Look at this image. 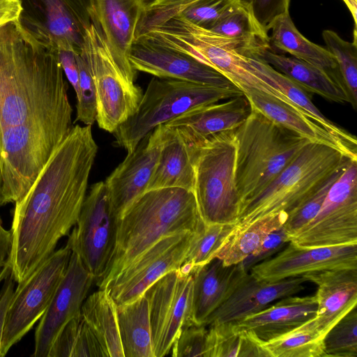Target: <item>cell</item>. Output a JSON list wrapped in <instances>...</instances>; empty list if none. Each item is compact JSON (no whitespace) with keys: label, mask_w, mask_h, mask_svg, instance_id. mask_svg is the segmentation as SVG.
Returning a JSON list of instances; mask_svg holds the SVG:
<instances>
[{"label":"cell","mask_w":357,"mask_h":357,"mask_svg":"<svg viewBox=\"0 0 357 357\" xmlns=\"http://www.w3.org/2000/svg\"><path fill=\"white\" fill-rule=\"evenodd\" d=\"M10 248V231L3 227L0 217V283L10 268L8 265Z\"/></svg>","instance_id":"681fc988"},{"label":"cell","mask_w":357,"mask_h":357,"mask_svg":"<svg viewBox=\"0 0 357 357\" xmlns=\"http://www.w3.org/2000/svg\"><path fill=\"white\" fill-rule=\"evenodd\" d=\"M162 137L157 126L106 178L112 207L118 218L131 203L146 190L156 165Z\"/></svg>","instance_id":"44dd1931"},{"label":"cell","mask_w":357,"mask_h":357,"mask_svg":"<svg viewBox=\"0 0 357 357\" xmlns=\"http://www.w3.org/2000/svg\"><path fill=\"white\" fill-rule=\"evenodd\" d=\"M21 11L18 0H0V26L17 20Z\"/></svg>","instance_id":"f907efd6"},{"label":"cell","mask_w":357,"mask_h":357,"mask_svg":"<svg viewBox=\"0 0 357 357\" xmlns=\"http://www.w3.org/2000/svg\"><path fill=\"white\" fill-rule=\"evenodd\" d=\"M233 224H204L193 234L185 259L179 270L192 272L214 259L215 255L234 229Z\"/></svg>","instance_id":"74e56055"},{"label":"cell","mask_w":357,"mask_h":357,"mask_svg":"<svg viewBox=\"0 0 357 357\" xmlns=\"http://www.w3.org/2000/svg\"><path fill=\"white\" fill-rule=\"evenodd\" d=\"M91 126H73L15 203L8 265L16 283L44 262L77 222L98 150Z\"/></svg>","instance_id":"6da1fadb"},{"label":"cell","mask_w":357,"mask_h":357,"mask_svg":"<svg viewBox=\"0 0 357 357\" xmlns=\"http://www.w3.org/2000/svg\"><path fill=\"white\" fill-rule=\"evenodd\" d=\"M251 107L266 117L307 138L331 145L352 158H357V150L353 149L324 128L290 105L256 89L242 90Z\"/></svg>","instance_id":"4316f807"},{"label":"cell","mask_w":357,"mask_h":357,"mask_svg":"<svg viewBox=\"0 0 357 357\" xmlns=\"http://www.w3.org/2000/svg\"><path fill=\"white\" fill-rule=\"evenodd\" d=\"M317 284L315 326L322 338L357 305V268L326 270L303 275Z\"/></svg>","instance_id":"603a6c76"},{"label":"cell","mask_w":357,"mask_h":357,"mask_svg":"<svg viewBox=\"0 0 357 357\" xmlns=\"http://www.w3.org/2000/svg\"><path fill=\"white\" fill-rule=\"evenodd\" d=\"M242 0H199L176 16L210 29Z\"/></svg>","instance_id":"7bdbcfd3"},{"label":"cell","mask_w":357,"mask_h":357,"mask_svg":"<svg viewBox=\"0 0 357 357\" xmlns=\"http://www.w3.org/2000/svg\"><path fill=\"white\" fill-rule=\"evenodd\" d=\"M75 56L79 71L75 121L92 126L96 121L97 113L95 84L89 65L81 49L76 52Z\"/></svg>","instance_id":"60d3db41"},{"label":"cell","mask_w":357,"mask_h":357,"mask_svg":"<svg viewBox=\"0 0 357 357\" xmlns=\"http://www.w3.org/2000/svg\"><path fill=\"white\" fill-rule=\"evenodd\" d=\"M236 153L234 130L213 135L194 149L193 192L204 224L236 222Z\"/></svg>","instance_id":"ba28073f"},{"label":"cell","mask_w":357,"mask_h":357,"mask_svg":"<svg viewBox=\"0 0 357 357\" xmlns=\"http://www.w3.org/2000/svg\"><path fill=\"white\" fill-rule=\"evenodd\" d=\"M317 310L315 295L289 296L233 324L239 329L252 331L266 342L315 318Z\"/></svg>","instance_id":"cb8c5ba5"},{"label":"cell","mask_w":357,"mask_h":357,"mask_svg":"<svg viewBox=\"0 0 357 357\" xmlns=\"http://www.w3.org/2000/svg\"><path fill=\"white\" fill-rule=\"evenodd\" d=\"M324 357H357V310L354 307L323 338Z\"/></svg>","instance_id":"ab89813d"},{"label":"cell","mask_w":357,"mask_h":357,"mask_svg":"<svg viewBox=\"0 0 357 357\" xmlns=\"http://www.w3.org/2000/svg\"><path fill=\"white\" fill-rule=\"evenodd\" d=\"M17 22L42 44L80 50L92 24L93 0H18Z\"/></svg>","instance_id":"4fadbf2b"},{"label":"cell","mask_w":357,"mask_h":357,"mask_svg":"<svg viewBox=\"0 0 357 357\" xmlns=\"http://www.w3.org/2000/svg\"><path fill=\"white\" fill-rule=\"evenodd\" d=\"M71 250H55L24 280L17 282L6 317L1 353L5 356L40 319L67 268Z\"/></svg>","instance_id":"30bf717a"},{"label":"cell","mask_w":357,"mask_h":357,"mask_svg":"<svg viewBox=\"0 0 357 357\" xmlns=\"http://www.w3.org/2000/svg\"><path fill=\"white\" fill-rule=\"evenodd\" d=\"M234 135L239 208L260 194L310 142L252 107Z\"/></svg>","instance_id":"5b68a950"},{"label":"cell","mask_w":357,"mask_h":357,"mask_svg":"<svg viewBox=\"0 0 357 357\" xmlns=\"http://www.w3.org/2000/svg\"><path fill=\"white\" fill-rule=\"evenodd\" d=\"M1 188H2V180H1V171H0V201H1Z\"/></svg>","instance_id":"f5cc1de1"},{"label":"cell","mask_w":357,"mask_h":357,"mask_svg":"<svg viewBox=\"0 0 357 357\" xmlns=\"http://www.w3.org/2000/svg\"><path fill=\"white\" fill-rule=\"evenodd\" d=\"M251 111L243 94L189 110L164 124L176 128L191 147H196L213 135L234 130Z\"/></svg>","instance_id":"7402d4cb"},{"label":"cell","mask_w":357,"mask_h":357,"mask_svg":"<svg viewBox=\"0 0 357 357\" xmlns=\"http://www.w3.org/2000/svg\"><path fill=\"white\" fill-rule=\"evenodd\" d=\"M118 217L103 181L86 195L66 245L97 282L105 274L115 248Z\"/></svg>","instance_id":"8fae6325"},{"label":"cell","mask_w":357,"mask_h":357,"mask_svg":"<svg viewBox=\"0 0 357 357\" xmlns=\"http://www.w3.org/2000/svg\"><path fill=\"white\" fill-rule=\"evenodd\" d=\"M94 281L80 258L71 252L64 275L36 328L32 356L48 357L63 328L81 314L82 305Z\"/></svg>","instance_id":"2e32d148"},{"label":"cell","mask_w":357,"mask_h":357,"mask_svg":"<svg viewBox=\"0 0 357 357\" xmlns=\"http://www.w3.org/2000/svg\"><path fill=\"white\" fill-rule=\"evenodd\" d=\"M247 59L253 71L282 93L297 109L316 121L341 142L357 150L356 137L327 119L313 104L308 95L310 93L256 54H248Z\"/></svg>","instance_id":"f1b7e54d"},{"label":"cell","mask_w":357,"mask_h":357,"mask_svg":"<svg viewBox=\"0 0 357 357\" xmlns=\"http://www.w3.org/2000/svg\"><path fill=\"white\" fill-rule=\"evenodd\" d=\"M284 74L310 93L340 104L350 103L351 100L342 80L325 70L294 56L277 54L271 48L255 54Z\"/></svg>","instance_id":"83f0119b"},{"label":"cell","mask_w":357,"mask_h":357,"mask_svg":"<svg viewBox=\"0 0 357 357\" xmlns=\"http://www.w3.org/2000/svg\"><path fill=\"white\" fill-rule=\"evenodd\" d=\"M289 241V236L283 226L272 231L251 254L241 262L243 269L249 272L253 266L270 258L281 250Z\"/></svg>","instance_id":"f6af8a7d"},{"label":"cell","mask_w":357,"mask_h":357,"mask_svg":"<svg viewBox=\"0 0 357 357\" xmlns=\"http://www.w3.org/2000/svg\"><path fill=\"white\" fill-rule=\"evenodd\" d=\"M288 215L280 213L270 215L243 229H234L227 236L214 258L221 259L226 266L241 263L251 254L272 231L285 223Z\"/></svg>","instance_id":"d6a6232c"},{"label":"cell","mask_w":357,"mask_h":357,"mask_svg":"<svg viewBox=\"0 0 357 357\" xmlns=\"http://www.w3.org/2000/svg\"><path fill=\"white\" fill-rule=\"evenodd\" d=\"M303 277L284 279L277 282L260 280L250 272H244L232 290L206 319L204 326L219 323H234L258 312L280 298L293 296L304 289Z\"/></svg>","instance_id":"ffe728a7"},{"label":"cell","mask_w":357,"mask_h":357,"mask_svg":"<svg viewBox=\"0 0 357 357\" xmlns=\"http://www.w3.org/2000/svg\"><path fill=\"white\" fill-rule=\"evenodd\" d=\"M116 310L124 357H154L146 295L116 305Z\"/></svg>","instance_id":"4dcf8cb0"},{"label":"cell","mask_w":357,"mask_h":357,"mask_svg":"<svg viewBox=\"0 0 357 357\" xmlns=\"http://www.w3.org/2000/svg\"><path fill=\"white\" fill-rule=\"evenodd\" d=\"M252 14L259 25L268 33L272 23L289 13L290 0H248Z\"/></svg>","instance_id":"bcb514c9"},{"label":"cell","mask_w":357,"mask_h":357,"mask_svg":"<svg viewBox=\"0 0 357 357\" xmlns=\"http://www.w3.org/2000/svg\"><path fill=\"white\" fill-rule=\"evenodd\" d=\"M129 61L136 71H142L154 77L219 87L238 88L227 77L210 66L187 54L144 38H135Z\"/></svg>","instance_id":"ac0fdd59"},{"label":"cell","mask_w":357,"mask_h":357,"mask_svg":"<svg viewBox=\"0 0 357 357\" xmlns=\"http://www.w3.org/2000/svg\"><path fill=\"white\" fill-rule=\"evenodd\" d=\"M357 268V244L303 248L292 241L253 266L250 273L260 280L277 282L326 270Z\"/></svg>","instance_id":"e0dca14e"},{"label":"cell","mask_w":357,"mask_h":357,"mask_svg":"<svg viewBox=\"0 0 357 357\" xmlns=\"http://www.w3.org/2000/svg\"><path fill=\"white\" fill-rule=\"evenodd\" d=\"M116 304L105 289L86 297L82 308V315L89 326L106 357H124L119 332Z\"/></svg>","instance_id":"1f68e13d"},{"label":"cell","mask_w":357,"mask_h":357,"mask_svg":"<svg viewBox=\"0 0 357 357\" xmlns=\"http://www.w3.org/2000/svg\"><path fill=\"white\" fill-rule=\"evenodd\" d=\"M244 272L246 271L241 263L226 266L218 258L196 268L192 273V324L204 325L209 315L226 299Z\"/></svg>","instance_id":"d4e9b609"},{"label":"cell","mask_w":357,"mask_h":357,"mask_svg":"<svg viewBox=\"0 0 357 357\" xmlns=\"http://www.w3.org/2000/svg\"><path fill=\"white\" fill-rule=\"evenodd\" d=\"M346 6L350 10L354 22V26L356 27V13H357V0H343Z\"/></svg>","instance_id":"816d5d0a"},{"label":"cell","mask_w":357,"mask_h":357,"mask_svg":"<svg viewBox=\"0 0 357 357\" xmlns=\"http://www.w3.org/2000/svg\"><path fill=\"white\" fill-rule=\"evenodd\" d=\"M348 165L335 172L310 199L288 215L283 227L289 236V239L316 216L331 187Z\"/></svg>","instance_id":"b9f144b4"},{"label":"cell","mask_w":357,"mask_h":357,"mask_svg":"<svg viewBox=\"0 0 357 357\" xmlns=\"http://www.w3.org/2000/svg\"><path fill=\"white\" fill-rule=\"evenodd\" d=\"M57 50L61 68L77 96L79 94V71L75 56L77 50L73 48H60Z\"/></svg>","instance_id":"7dc6e473"},{"label":"cell","mask_w":357,"mask_h":357,"mask_svg":"<svg viewBox=\"0 0 357 357\" xmlns=\"http://www.w3.org/2000/svg\"><path fill=\"white\" fill-rule=\"evenodd\" d=\"M193 191L162 188L144 192L118 218L115 248L99 289L162 237L204 226Z\"/></svg>","instance_id":"3957f363"},{"label":"cell","mask_w":357,"mask_h":357,"mask_svg":"<svg viewBox=\"0 0 357 357\" xmlns=\"http://www.w3.org/2000/svg\"><path fill=\"white\" fill-rule=\"evenodd\" d=\"M158 128L162 145L146 191L162 188H181L193 191L195 169L191 146L176 128L165 124Z\"/></svg>","instance_id":"484cf974"},{"label":"cell","mask_w":357,"mask_h":357,"mask_svg":"<svg viewBox=\"0 0 357 357\" xmlns=\"http://www.w3.org/2000/svg\"><path fill=\"white\" fill-rule=\"evenodd\" d=\"M243 95L238 88L154 77L137 112L112 132L115 142L130 153L157 126L195 108Z\"/></svg>","instance_id":"52a82bcc"},{"label":"cell","mask_w":357,"mask_h":357,"mask_svg":"<svg viewBox=\"0 0 357 357\" xmlns=\"http://www.w3.org/2000/svg\"><path fill=\"white\" fill-rule=\"evenodd\" d=\"M144 8L143 0H93L92 23L102 36L123 78L134 84L137 73L129 56Z\"/></svg>","instance_id":"d6986e66"},{"label":"cell","mask_w":357,"mask_h":357,"mask_svg":"<svg viewBox=\"0 0 357 357\" xmlns=\"http://www.w3.org/2000/svg\"><path fill=\"white\" fill-rule=\"evenodd\" d=\"M322 36L326 49L335 56L341 79L354 109L357 106V43L356 27L354 29V41L343 40L335 31L324 30Z\"/></svg>","instance_id":"f35d334b"},{"label":"cell","mask_w":357,"mask_h":357,"mask_svg":"<svg viewBox=\"0 0 357 357\" xmlns=\"http://www.w3.org/2000/svg\"><path fill=\"white\" fill-rule=\"evenodd\" d=\"M209 30L230 38L271 47L268 33L255 18L248 0L241 1Z\"/></svg>","instance_id":"8d00e7d4"},{"label":"cell","mask_w":357,"mask_h":357,"mask_svg":"<svg viewBox=\"0 0 357 357\" xmlns=\"http://www.w3.org/2000/svg\"><path fill=\"white\" fill-rule=\"evenodd\" d=\"M193 277L179 269L161 277L144 293L149 301L154 357L167 355L183 327L192 324Z\"/></svg>","instance_id":"5bb4252c"},{"label":"cell","mask_w":357,"mask_h":357,"mask_svg":"<svg viewBox=\"0 0 357 357\" xmlns=\"http://www.w3.org/2000/svg\"><path fill=\"white\" fill-rule=\"evenodd\" d=\"M208 326V357H258L261 355V342L251 331L239 329L233 323H219Z\"/></svg>","instance_id":"836d02e7"},{"label":"cell","mask_w":357,"mask_h":357,"mask_svg":"<svg viewBox=\"0 0 357 357\" xmlns=\"http://www.w3.org/2000/svg\"><path fill=\"white\" fill-rule=\"evenodd\" d=\"M172 348L174 357H208V330L204 325H188L183 328Z\"/></svg>","instance_id":"ee69618b"},{"label":"cell","mask_w":357,"mask_h":357,"mask_svg":"<svg viewBox=\"0 0 357 357\" xmlns=\"http://www.w3.org/2000/svg\"><path fill=\"white\" fill-rule=\"evenodd\" d=\"M81 51L89 65L95 84L96 121L100 128L112 133L137 112L143 91L123 78L102 36L93 23L86 31Z\"/></svg>","instance_id":"9c48e42d"},{"label":"cell","mask_w":357,"mask_h":357,"mask_svg":"<svg viewBox=\"0 0 357 357\" xmlns=\"http://www.w3.org/2000/svg\"><path fill=\"white\" fill-rule=\"evenodd\" d=\"M263 345L271 357H324L323 338L314 318Z\"/></svg>","instance_id":"e575fe53"},{"label":"cell","mask_w":357,"mask_h":357,"mask_svg":"<svg viewBox=\"0 0 357 357\" xmlns=\"http://www.w3.org/2000/svg\"><path fill=\"white\" fill-rule=\"evenodd\" d=\"M138 37L195 58L223 74L241 91L258 90L297 109L282 93L255 73L248 61V54L271 47L223 36L179 16L144 29Z\"/></svg>","instance_id":"277c9868"},{"label":"cell","mask_w":357,"mask_h":357,"mask_svg":"<svg viewBox=\"0 0 357 357\" xmlns=\"http://www.w3.org/2000/svg\"><path fill=\"white\" fill-rule=\"evenodd\" d=\"M48 357H106V355L81 313L61 331Z\"/></svg>","instance_id":"d590c367"},{"label":"cell","mask_w":357,"mask_h":357,"mask_svg":"<svg viewBox=\"0 0 357 357\" xmlns=\"http://www.w3.org/2000/svg\"><path fill=\"white\" fill-rule=\"evenodd\" d=\"M353 160L357 158L331 145L310 142L260 194L239 208L234 227L243 229L270 215H289Z\"/></svg>","instance_id":"8992f818"},{"label":"cell","mask_w":357,"mask_h":357,"mask_svg":"<svg viewBox=\"0 0 357 357\" xmlns=\"http://www.w3.org/2000/svg\"><path fill=\"white\" fill-rule=\"evenodd\" d=\"M194 234L183 231L162 237L101 289H106L116 305L133 301L166 273L180 268Z\"/></svg>","instance_id":"9a60e30c"},{"label":"cell","mask_w":357,"mask_h":357,"mask_svg":"<svg viewBox=\"0 0 357 357\" xmlns=\"http://www.w3.org/2000/svg\"><path fill=\"white\" fill-rule=\"evenodd\" d=\"M63 74L58 50L36 40L17 20L0 26V139L22 126L71 130Z\"/></svg>","instance_id":"7a4b0ae2"},{"label":"cell","mask_w":357,"mask_h":357,"mask_svg":"<svg viewBox=\"0 0 357 357\" xmlns=\"http://www.w3.org/2000/svg\"><path fill=\"white\" fill-rule=\"evenodd\" d=\"M268 32H271L270 44L277 49L342 80L335 56L326 48L305 38L296 27L289 13L278 17L269 27Z\"/></svg>","instance_id":"f546056e"},{"label":"cell","mask_w":357,"mask_h":357,"mask_svg":"<svg viewBox=\"0 0 357 357\" xmlns=\"http://www.w3.org/2000/svg\"><path fill=\"white\" fill-rule=\"evenodd\" d=\"M15 283L16 282L9 270L3 280V284L0 289V357H2L1 353V338L7 311L15 290Z\"/></svg>","instance_id":"c3c4849f"},{"label":"cell","mask_w":357,"mask_h":357,"mask_svg":"<svg viewBox=\"0 0 357 357\" xmlns=\"http://www.w3.org/2000/svg\"><path fill=\"white\" fill-rule=\"evenodd\" d=\"M289 241L310 248L357 244V160L332 185L316 216Z\"/></svg>","instance_id":"7c38bea8"}]
</instances>
